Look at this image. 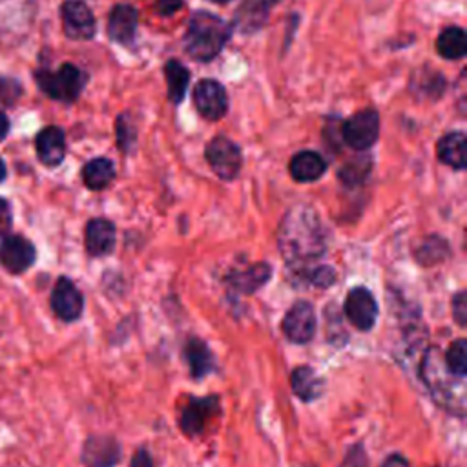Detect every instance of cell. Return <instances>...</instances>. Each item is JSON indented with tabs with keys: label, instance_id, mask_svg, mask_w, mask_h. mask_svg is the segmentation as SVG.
I'll return each instance as SVG.
<instances>
[{
	"label": "cell",
	"instance_id": "obj_1",
	"mask_svg": "<svg viewBox=\"0 0 467 467\" xmlns=\"http://www.w3.org/2000/svg\"><path fill=\"white\" fill-rule=\"evenodd\" d=\"M277 244L290 268L299 274L308 270L327 248L325 228L316 212L308 206L292 208L279 226Z\"/></svg>",
	"mask_w": 467,
	"mask_h": 467
},
{
	"label": "cell",
	"instance_id": "obj_2",
	"mask_svg": "<svg viewBox=\"0 0 467 467\" xmlns=\"http://www.w3.org/2000/svg\"><path fill=\"white\" fill-rule=\"evenodd\" d=\"M420 378L438 407L454 416H465V378L454 376L445 367L443 354L438 347H429L425 350L420 365Z\"/></svg>",
	"mask_w": 467,
	"mask_h": 467
},
{
	"label": "cell",
	"instance_id": "obj_3",
	"mask_svg": "<svg viewBox=\"0 0 467 467\" xmlns=\"http://www.w3.org/2000/svg\"><path fill=\"white\" fill-rule=\"evenodd\" d=\"M230 33L232 29L223 18L208 11H197L188 20L184 49L192 58L208 62L221 53Z\"/></svg>",
	"mask_w": 467,
	"mask_h": 467
},
{
	"label": "cell",
	"instance_id": "obj_4",
	"mask_svg": "<svg viewBox=\"0 0 467 467\" xmlns=\"http://www.w3.org/2000/svg\"><path fill=\"white\" fill-rule=\"evenodd\" d=\"M35 80L47 97L73 102L86 86V73L73 64H62L57 71L38 69Z\"/></svg>",
	"mask_w": 467,
	"mask_h": 467
},
{
	"label": "cell",
	"instance_id": "obj_5",
	"mask_svg": "<svg viewBox=\"0 0 467 467\" xmlns=\"http://www.w3.org/2000/svg\"><path fill=\"white\" fill-rule=\"evenodd\" d=\"M283 334L290 343L305 345L312 341L317 328L316 310L308 301H296L285 314L281 323Z\"/></svg>",
	"mask_w": 467,
	"mask_h": 467
},
{
	"label": "cell",
	"instance_id": "obj_6",
	"mask_svg": "<svg viewBox=\"0 0 467 467\" xmlns=\"http://www.w3.org/2000/svg\"><path fill=\"white\" fill-rule=\"evenodd\" d=\"M221 410V400L217 394H210L204 398H190L184 405L179 427L188 438H197L206 429L208 421L217 416Z\"/></svg>",
	"mask_w": 467,
	"mask_h": 467
},
{
	"label": "cell",
	"instance_id": "obj_7",
	"mask_svg": "<svg viewBox=\"0 0 467 467\" xmlns=\"http://www.w3.org/2000/svg\"><path fill=\"white\" fill-rule=\"evenodd\" d=\"M206 161L217 177L232 181L241 170V150L235 142L226 137H213L206 146Z\"/></svg>",
	"mask_w": 467,
	"mask_h": 467
},
{
	"label": "cell",
	"instance_id": "obj_8",
	"mask_svg": "<svg viewBox=\"0 0 467 467\" xmlns=\"http://www.w3.org/2000/svg\"><path fill=\"white\" fill-rule=\"evenodd\" d=\"M122 458L120 441L108 434H91L80 449V463L84 467H115Z\"/></svg>",
	"mask_w": 467,
	"mask_h": 467
},
{
	"label": "cell",
	"instance_id": "obj_9",
	"mask_svg": "<svg viewBox=\"0 0 467 467\" xmlns=\"http://www.w3.org/2000/svg\"><path fill=\"white\" fill-rule=\"evenodd\" d=\"M378 135L379 115L374 109H361L343 124V140L358 151L370 148L376 142Z\"/></svg>",
	"mask_w": 467,
	"mask_h": 467
},
{
	"label": "cell",
	"instance_id": "obj_10",
	"mask_svg": "<svg viewBox=\"0 0 467 467\" xmlns=\"http://www.w3.org/2000/svg\"><path fill=\"white\" fill-rule=\"evenodd\" d=\"M49 305L53 314L66 321H77L84 312V297L82 292L77 288V285L69 277H58L49 297Z\"/></svg>",
	"mask_w": 467,
	"mask_h": 467
},
{
	"label": "cell",
	"instance_id": "obj_11",
	"mask_svg": "<svg viewBox=\"0 0 467 467\" xmlns=\"http://www.w3.org/2000/svg\"><path fill=\"white\" fill-rule=\"evenodd\" d=\"M345 316L358 330H370L378 319V303L370 290L365 286L352 288L345 299Z\"/></svg>",
	"mask_w": 467,
	"mask_h": 467
},
{
	"label": "cell",
	"instance_id": "obj_12",
	"mask_svg": "<svg viewBox=\"0 0 467 467\" xmlns=\"http://www.w3.org/2000/svg\"><path fill=\"white\" fill-rule=\"evenodd\" d=\"M36 250L31 241L22 235H4L0 243V263L9 274H24L33 266Z\"/></svg>",
	"mask_w": 467,
	"mask_h": 467
},
{
	"label": "cell",
	"instance_id": "obj_13",
	"mask_svg": "<svg viewBox=\"0 0 467 467\" xmlns=\"http://www.w3.org/2000/svg\"><path fill=\"white\" fill-rule=\"evenodd\" d=\"M64 33L73 40H89L95 35V16L82 0H66L60 7Z\"/></svg>",
	"mask_w": 467,
	"mask_h": 467
},
{
	"label": "cell",
	"instance_id": "obj_14",
	"mask_svg": "<svg viewBox=\"0 0 467 467\" xmlns=\"http://www.w3.org/2000/svg\"><path fill=\"white\" fill-rule=\"evenodd\" d=\"M193 104L204 119L217 120L228 109V97L217 80L206 78L193 88Z\"/></svg>",
	"mask_w": 467,
	"mask_h": 467
},
{
	"label": "cell",
	"instance_id": "obj_15",
	"mask_svg": "<svg viewBox=\"0 0 467 467\" xmlns=\"http://www.w3.org/2000/svg\"><path fill=\"white\" fill-rule=\"evenodd\" d=\"M36 155L42 164L57 166L64 161L66 155V137L64 131L57 126H47L38 131L35 139Z\"/></svg>",
	"mask_w": 467,
	"mask_h": 467
},
{
	"label": "cell",
	"instance_id": "obj_16",
	"mask_svg": "<svg viewBox=\"0 0 467 467\" xmlns=\"http://www.w3.org/2000/svg\"><path fill=\"white\" fill-rule=\"evenodd\" d=\"M139 15L137 9L126 4H119L111 9L108 20V35L117 44H130L135 36Z\"/></svg>",
	"mask_w": 467,
	"mask_h": 467
},
{
	"label": "cell",
	"instance_id": "obj_17",
	"mask_svg": "<svg viewBox=\"0 0 467 467\" xmlns=\"http://www.w3.org/2000/svg\"><path fill=\"white\" fill-rule=\"evenodd\" d=\"M86 252L93 257L106 255L115 246V226L108 219H91L86 224Z\"/></svg>",
	"mask_w": 467,
	"mask_h": 467
},
{
	"label": "cell",
	"instance_id": "obj_18",
	"mask_svg": "<svg viewBox=\"0 0 467 467\" xmlns=\"http://www.w3.org/2000/svg\"><path fill=\"white\" fill-rule=\"evenodd\" d=\"M182 354L193 379H201L215 370V356L212 354V350L202 339L199 337L186 339L182 347Z\"/></svg>",
	"mask_w": 467,
	"mask_h": 467
},
{
	"label": "cell",
	"instance_id": "obj_19",
	"mask_svg": "<svg viewBox=\"0 0 467 467\" xmlns=\"http://www.w3.org/2000/svg\"><path fill=\"white\" fill-rule=\"evenodd\" d=\"M290 387L301 401L308 403L323 396L325 381L310 365H299L290 374Z\"/></svg>",
	"mask_w": 467,
	"mask_h": 467
},
{
	"label": "cell",
	"instance_id": "obj_20",
	"mask_svg": "<svg viewBox=\"0 0 467 467\" xmlns=\"http://www.w3.org/2000/svg\"><path fill=\"white\" fill-rule=\"evenodd\" d=\"M272 275V268L266 263H255L243 272H234L228 279L230 288L237 294H254L257 288H261Z\"/></svg>",
	"mask_w": 467,
	"mask_h": 467
},
{
	"label": "cell",
	"instance_id": "obj_21",
	"mask_svg": "<svg viewBox=\"0 0 467 467\" xmlns=\"http://www.w3.org/2000/svg\"><path fill=\"white\" fill-rule=\"evenodd\" d=\"M288 168H290V175L296 181H299V182H312V181L319 179L325 173L327 162L316 151H299V153H296L292 157Z\"/></svg>",
	"mask_w": 467,
	"mask_h": 467
},
{
	"label": "cell",
	"instance_id": "obj_22",
	"mask_svg": "<svg viewBox=\"0 0 467 467\" xmlns=\"http://www.w3.org/2000/svg\"><path fill=\"white\" fill-rule=\"evenodd\" d=\"M436 153L443 164L454 170H463L465 168V133L452 131L441 137L436 146Z\"/></svg>",
	"mask_w": 467,
	"mask_h": 467
},
{
	"label": "cell",
	"instance_id": "obj_23",
	"mask_svg": "<svg viewBox=\"0 0 467 467\" xmlns=\"http://www.w3.org/2000/svg\"><path fill=\"white\" fill-rule=\"evenodd\" d=\"M115 177V168H113V162L106 157H97V159H91L84 170H82V179H84V184L89 188V190H102L106 188Z\"/></svg>",
	"mask_w": 467,
	"mask_h": 467
},
{
	"label": "cell",
	"instance_id": "obj_24",
	"mask_svg": "<svg viewBox=\"0 0 467 467\" xmlns=\"http://www.w3.org/2000/svg\"><path fill=\"white\" fill-rule=\"evenodd\" d=\"M436 49L443 58H449V60L462 58L467 51L465 31L456 26L443 29L436 40Z\"/></svg>",
	"mask_w": 467,
	"mask_h": 467
},
{
	"label": "cell",
	"instance_id": "obj_25",
	"mask_svg": "<svg viewBox=\"0 0 467 467\" xmlns=\"http://www.w3.org/2000/svg\"><path fill=\"white\" fill-rule=\"evenodd\" d=\"M166 80H168V97L171 102H181L186 95L190 73L179 60H168L166 67Z\"/></svg>",
	"mask_w": 467,
	"mask_h": 467
},
{
	"label": "cell",
	"instance_id": "obj_26",
	"mask_svg": "<svg viewBox=\"0 0 467 467\" xmlns=\"http://www.w3.org/2000/svg\"><path fill=\"white\" fill-rule=\"evenodd\" d=\"M275 0H244L239 9V26L243 31H252L254 27L261 26L270 11V5Z\"/></svg>",
	"mask_w": 467,
	"mask_h": 467
},
{
	"label": "cell",
	"instance_id": "obj_27",
	"mask_svg": "<svg viewBox=\"0 0 467 467\" xmlns=\"http://www.w3.org/2000/svg\"><path fill=\"white\" fill-rule=\"evenodd\" d=\"M370 168H372V159L368 155L361 153V155L347 161L341 166L339 177H341V181L345 184H359V182L365 181V177L368 175Z\"/></svg>",
	"mask_w": 467,
	"mask_h": 467
},
{
	"label": "cell",
	"instance_id": "obj_28",
	"mask_svg": "<svg viewBox=\"0 0 467 467\" xmlns=\"http://www.w3.org/2000/svg\"><path fill=\"white\" fill-rule=\"evenodd\" d=\"M443 361H445V367L458 378H465L467 374V343L463 337L460 339H454L445 356H443Z\"/></svg>",
	"mask_w": 467,
	"mask_h": 467
},
{
	"label": "cell",
	"instance_id": "obj_29",
	"mask_svg": "<svg viewBox=\"0 0 467 467\" xmlns=\"http://www.w3.org/2000/svg\"><path fill=\"white\" fill-rule=\"evenodd\" d=\"M447 255V244L443 239H429L418 250V261L421 265H434Z\"/></svg>",
	"mask_w": 467,
	"mask_h": 467
},
{
	"label": "cell",
	"instance_id": "obj_30",
	"mask_svg": "<svg viewBox=\"0 0 467 467\" xmlns=\"http://www.w3.org/2000/svg\"><path fill=\"white\" fill-rule=\"evenodd\" d=\"M303 279L316 286V288H328L334 285L336 281V272L332 266H327V265H321V266H314V268H308L305 270L303 274Z\"/></svg>",
	"mask_w": 467,
	"mask_h": 467
},
{
	"label": "cell",
	"instance_id": "obj_31",
	"mask_svg": "<svg viewBox=\"0 0 467 467\" xmlns=\"http://www.w3.org/2000/svg\"><path fill=\"white\" fill-rule=\"evenodd\" d=\"M115 131H117V142H119L120 150L130 151L135 142V128L126 113L119 115V119L115 122Z\"/></svg>",
	"mask_w": 467,
	"mask_h": 467
},
{
	"label": "cell",
	"instance_id": "obj_32",
	"mask_svg": "<svg viewBox=\"0 0 467 467\" xmlns=\"http://www.w3.org/2000/svg\"><path fill=\"white\" fill-rule=\"evenodd\" d=\"M339 467H368L363 445H359V443L352 445L348 449V452L345 454V460H343V463Z\"/></svg>",
	"mask_w": 467,
	"mask_h": 467
},
{
	"label": "cell",
	"instance_id": "obj_33",
	"mask_svg": "<svg viewBox=\"0 0 467 467\" xmlns=\"http://www.w3.org/2000/svg\"><path fill=\"white\" fill-rule=\"evenodd\" d=\"M452 316L456 319V323L460 327H465L467 321V299H465V292L460 290L454 297H452Z\"/></svg>",
	"mask_w": 467,
	"mask_h": 467
},
{
	"label": "cell",
	"instance_id": "obj_34",
	"mask_svg": "<svg viewBox=\"0 0 467 467\" xmlns=\"http://www.w3.org/2000/svg\"><path fill=\"white\" fill-rule=\"evenodd\" d=\"M11 224H13L11 206L5 199L0 197V235H7V232L11 230Z\"/></svg>",
	"mask_w": 467,
	"mask_h": 467
},
{
	"label": "cell",
	"instance_id": "obj_35",
	"mask_svg": "<svg viewBox=\"0 0 467 467\" xmlns=\"http://www.w3.org/2000/svg\"><path fill=\"white\" fill-rule=\"evenodd\" d=\"M13 82H15V80H11V78H0V102L9 104V102H13V100L18 97L20 89H16V91H11V89H9V86H11Z\"/></svg>",
	"mask_w": 467,
	"mask_h": 467
},
{
	"label": "cell",
	"instance_id": "obj_36",
	"mask_svg": "<svg viewBox=\"0 0 467 467\" xmlns=\"http://www.w3.org/2000/svg\"><path fill=\"white\" fill-rule=\"evenodd\" d=\"M130 467H153V458H151V454L144 447H140L133 454V458L130 462Z\"/></svg>",
	"mask_w": 467,
	"mask_h": 467
},
{
	"label": "cell",
	"instance_id": "obj_37",
	"mask_svg": "<svg viewBox=\"0 0 467 467\" xmlns=\"http://www.w3.org/2000/svg\"><path fill=\"white\" fill-rule=\"evenodd\" d=\"M181 5H182V0H155L157 13L162 15V16H168V15L175 13Z\"/></svg>",
	"mask_w": 467,
	"mask_h": 467
},
{
	"label": "cell",
	"instance_id": "obj_38",
	"mask_svg": "<svg viewBox=\"0 0 467 467\" xmlns=\"http://www.w3.org/2000/svg\"><path fill=\"white\" fill-rule=\"evenodd\" d=\"M381 467H410V465H409V462H407L403 456H400V454H390V456L383 462Z\"/></svg>",
	"mask_w": 467,
	"mask_h": 467
},
{
	"label": "cell",
	"instance_id": "obj_39",
	"mask_svg": "<svg viewBox=\"0 0 467 467\" xmlns=\"http://www.w3.org/2000/svg\"><path fill=\"white\" fill-rule=\"evenodd\" d=\"M7 131H9V119L5 117V113L0 111V140L7 135Z\"/></svg>",
	"mask_w": 467,
	"mask_h": 467
},
{
	"label": "cell",
	"instance_id": "obj_40",
	"mask_svg": "<svg viewBox=\"0 0 467 467\" xmlns=\"http://www.w3.org/2000/svg\"><path fill=\"white\" fill-rule=\"evenodd\" d=\"M5 175H7V171H5V164H4V161L0 159V182L5 179Z\"/></svg>",
	"mask_w": 467,
	"mask_h": 467
},
{
	"label": "cell",
	"instance_id": "obj_41",
	"mask_svg": "<svg viewBox=\"0 0 467 467\" xmlns=\"http://www.w3.org/2000/svg\"><path fill=\"white\" fill-rule=\"evenodd\" d=\"M210 2H213V4H226V2H230V0H210Z\"/></svg>",
	"mask_w": 467,
	"mask_h": 467
}]
</instances>
